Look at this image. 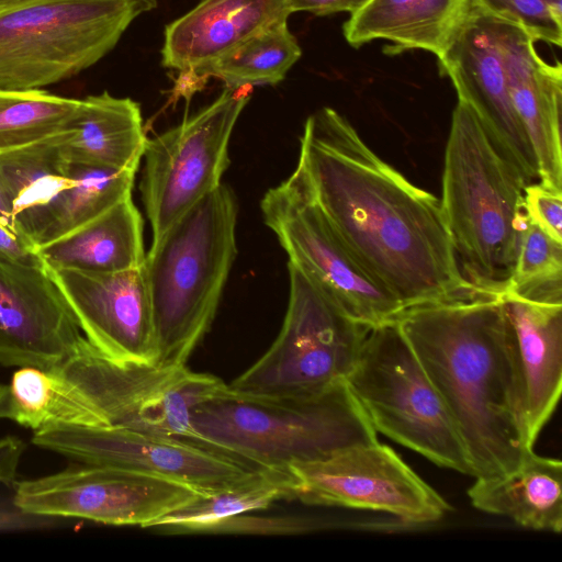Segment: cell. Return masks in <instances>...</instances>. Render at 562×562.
<instances>
[{
  "instance_id": "22",
  "label": "cell",
  "mask_w": 562,
  "mask_h": 562,
  "mask_svg": "<svg viewBox=\"0 0 562 562\" xmlns=\"http://www.w3.org/2000/svg\"><path fill=\"white\" fill-rule=\"evenodd\" d=\"M57 140L70 165L137 171L147 140L140 106L108 91L88 95Z\"/></svg>"
},
{
  "instance_id": "29",
  "label": "cell",
  "mask_w": 562,
  "mask_h": 562,
  "mask_svg": "<svg viewBox=\"0 0 562 562\" xmlns=\"http://www.w3.org/2000/svg\"><path fill=\"white\" fill-rule=\"evenodd\" d=\"M135 173L130 169L70 165L69 182L36 246L71 232L132 195Z\"/></svg>"
},
{
  "instance_id": "3",
  "label": "cell",
  "mask_w": 562,
  "mask_h": 562,
  "mask_svg": "<svg viewBox=\"0 0 562 562\" xmlns=\"http://www.w3.org/2000/svg\"><path fill=\"white\" fill-rule=\"evenodd\" d=\"M526 186L476 113L458 100L445 150L440 203L461 272L480 293L502 296L509 286L529 224Z\"/></svg>"
},
{
  "instance_id": "13",
  "label": "cell",
  "mask_w": 562,
  "mask_h": 562,
  "mask_svg": "<svg viewBox=\"0 0 562 562\" xmlns=\"http://www.w3.org/2000/svg\"><path fill=\"white\" fill-rule=\"evenodd\" d=\"M198 493L191 486L165 477L80 463L19 482L13 504L27 515L148 528Z\"/></svg>"
},
{
  "instance_id": "32",
  "label": "cell",
  "mask_w": 562,
  "mask_h": 562,
  "mask_svg": "<svg viewBox=\"0 0 562 562\" xmlns=\"http://www.w3.org/2000/svg\"><path fill=\"white\" fill-rule=\"evenodd\" d=\"M488 15L522 29L536 41L562 44V0H473Z\"/></svg>"
},
{
  "instance_id": "38",
  "label": "cell",
  "mask_w": 562,
  "mask_h": 562,
  "mask_svg": "<svg viewBox=\"0 0 562 562\" xmlns=\"http://www.w3.org/2000/svg\"><path fill=\"white\" fill-rule=\"evenodd\" d=\"M137 1L142 4L145 12L157 8V0H137Z\"/></svg>"
},
{
  "instance_id": "20",
  "label": "cell",
  "mask_w": 562,
  "mask_h": 562,
  "mask_svg": "<svg viewBox=\"0 0 562 562\" xmlns=\"http://www.w3.org/2000/svg\"><path fill=\"white\" fill-rule=\"evenodd\" d=\"M513 328L529 439L537 440L562 389V303L502 295Z\"/></svg>"
},
{
  "instance_id": "27",
  "label": "cell",
  "mask_w": 562,
  "mask_h": 562,
  "mask_svg": "<svg viewBox=\"0 0 562 562\" xmlns=\"http://www.w3.org/2000/svg\"><path fill=\"white\" fill-rule=\"evenodd\" d=\"M296 481L290 469H255L241 480L211 492H199L148 528L169 532H205L210 527L279 499H294Z\"/></svg>"
},
{
  "instance_id": "5",
  "label": "cell",
  "mask_w": 562,
  "mask_h": 562,
  "mask_svg": "<svg viewBox=\"0 0 562 562\" xmlns=\"http://www.w3.org/2000/svg\"><path fill=\"white\" fill-rule=\"evenodd\" d=\"M237 202L222 183L151 240L144 268L159 366H186L215 317L236 247Z\"/></svg>"
},
{
  "instance_id": "19",
  "label": "cell",
  "mask_w": 562,
  "mask_h": 562,
  "mask_svg": "<svg viewBox=\"0 0 562 562\" xmlns=\"http://www.w3.org/2000/svg\"><path fill=\"white\" fill-rule=\"evenodd\" d=\"M291 14L288 0H202L166 25L161 65L201 78L210 65Z\"/></svg>"
},
{
  "instance_id": "25",
  "label": "cell",
  "mask_w": 562,
  "mask_h": 562,
  "mask_svg": "<svg viewBox=\"0 0 562 562\" xmlns=\"http://www.w3.org/2000/svg\"><path fill=\"white\" fill-rule=\"evenodd\" d=\"M468 497L475 508L507 517L522 528L560 533L562 463L532 452L512 472L475 477Z\"/></svg>"
},
{
  "instance_id": "26",
  "label": "cell",
  "mask_w": 562,
  "mask_h": 562,
  "mask_svg": "<svg viewBox=\"0 0 562 562\" xmlns=\"http://www.w3.org/2000/svg\"><path fill=\"white\" fill-rule=\"evenodd\" d=\"M0 419L34 431L57 425L108 426L91 400L56 368L21 367L0 383Z\"/></svg>"
},
{
  "instance_id": "2",
  "label": "cell",
  "mask_w": 562,
  "mask_h": 562,
  "mask_svg": "<svg viewBox=\"0 0 562 562\" xmlns=\"http://www.w3.org/2000/svg\"><path fill=\"white\" fill-rule=\"evenodd\" d=\"M443 400L474 477L516 470L533 452L515 337L501 295L415 305L395 318Z\"/></svg>"
},
{
  "instance_id": "15",
  "label": "cell",
  "mask_w": 562,
  "mask_h": 562,
  "mask_svg": "<svg viewBox=\"0 0 562 562\" xmlns=\"http://www.w3.org/2000/svg\"><path fill=\"white\" fill-rule=\"evenodd\" d=\"M503 26V21L473 3L438 60L440 70L450 77L458 100L472 108L495 146L529 184L539 181V171L509 97Z\"/></svg>"
},
{
  "instance_id": "21",
  "label": "cell",
  "mask_w": 562,
  "mask_h": 562,
  "mask_svg": "<svg viewBox=\"0 0 562 562\" xmlns=\"http://www.w3.org/2000/svg\"><path fill=\"white\" fill-rule=\"evenodd\" d=\"M472 5L473 0H369L342 31L352 47L385 40L393 54L424 49L440 58Z\"/></svg>"
},
{
  "instance_id": "23",
  "label": "cell",
  "mask_w": 562,
  "mask_h": 562,
  "mask_svg": "<svg viewBox=\"0 0 562 562\" xmlns=\"http://www.w3.org/2000/svg\"><path fill=\"white\" fill-rule=\"evenodd\" d=\"M143 218L132 195L71 232L35 247L48 271L115 272L140 267Z\"/></svg>"
},
{
  "instance_id": "7",
  "label": "cell",
  "mask_w": 562,
  "mask_h": 562,
  "mask_svg": "<svg viewBox=\"0 0 562 562\" xmlns=\"http://www.w3.org/2000/svg\"><path fill=\"white\" fill-rule=\"evenodd\" d=\"M144 11L137 0H27L0 10V90L71 78L110 53Z\"/></svg>"
},
{
  "instance_id": "11",
  "label": "cell",
  "mask_w": 562,
  "mask_h": 562,
  "mask_svg": "<svg viewBox=\"0 0 562 562\" xmlns=\"http://www.w3.org/2000/svg\"><path fill=\"white\" fill-rule=\"evenodd\" d=\"M265 224L289 257L355 322L368 327L405 310L347 249L314 201L297 167L260 201Z\"/></svg>"
},
{
  "instance_id": "33",
  "label": "cell",
  "mask_w": 562,
  "mask_h": 562,
  "mask_svg": "<svg viewBox=\"0 0 562 562\" xmlns=\"http://www.w3.org/2000/svg\"><path fill=\"white\" fill-rule=\"evenodd\" d=\"M524 203L529 222L562 244V193L536 181L525 187Z\"/></svg>"
},
{
  "instance_id": "34",
  "label": "cell",
  "mask_w": 562,
  "mask_h": 562,
  "mask_svg": "<svg viewBox=\"0 0 562 562\" xmlns=\"http://www.w3.org/2000/svg\"><path fill=\"white\" fill-rule=\"evenodd\" d=\"M0 258L29 265H43L35 252V247L11 228L1 217Z\"/></svg>"
},
{
  "instance_id": "17",
  "label": "cell",
  "mask_w": 562,
  "mask_h": 562,
  "mask_svg": "<svg viewBox=\"0 0 562 562\" xmlns=\"http://www.w3.org/2000/svg\"><path fill=\"white\" fill-rule=\"evenodd\" d=\"M82 335L63 293L43 265L0 258V363L52 369Z\"/></svg>"
},
{
  "instance_id": "30",
  "label": "cell",
  "mask_w": 562,
  "mask_h": 562,
  "mask_svg": "<svg viewBox=\"0 0 562 562\" xmlns=\"http://www.w3.org/2000/svg\"><path fill=\"white\" fill-rule=\"evenodd\" d=\"M79 106L80 99L56 95L43 89L0 90V151L66 131Z\"/></svg>"
},
{
  "instance_id": "37",
  "label": "cell",
  "mask_w": 562,
  "mask_h": 562,
  "mask_svg": "<svg viewBox=\"0 0 562 562\" xmlns=\"http://www.w3.org/2000/svg\"><path fill=\"white\" fill-rule=\"evenodd\" d=\"M0 217L13 228L11 207L0 183ZM14 229V228H13Z\"/></svg>"
},
{
  "instance_id": "36",
  "label": "cell",
  "mask_w": 562,
  "mask_h": 562,
  "mask_svg": "<svg viewBox=\"0 0 562 562\" xmlns=\"http://www.w3.org/2000/svg\"><path fill=\"white\" fill-rule=\"evenodd\" d=\"M25 450L24 442L13 436L0 437V483L15 482L19 464Z\"/></svg>"
},
{
  "instance_id": "1",
  "label": "cell",
  "mask_w": 562,
  "mask_h": 562,
  "mask_svg": "<svg viewBox=\"0 0 562 562\" xmlns=\"http://www.w3.org/2000/svg\"><path fill=\"white\" fill-rule=\"evenodd\" d=\"M296 167L358 262L404 306L475 293L459 267L440 200L384 161L329 106L305 121Z\"/></svg>"
},
{
  "instance_id": "35",
  "label": "cell",
  "mask_w": 562,
  "mask_h": 562,
  "mask_svg": "<svg viewBox=\"0 0 562 562\" xmlns=\"http://www.w3.org/2000/svg\"><path fill=\"white\" fill-rule=\"evenodd\" d=\"M369 0H288L291 13L308 12L325 16L338 12L350 14L360 10Z\"/></svg>"
},
{
  "instance_id": "4",
  "label": "cell",
  "mask_w": 562,
  "mask_h": 562,
  "mask_svg": "<svg viewBox=\"0 0 562 562\" xmlns=\"http://www.w3.org/2000/svg\"><path fill=\"white\" fill-rule=\"evenodd\" d=\"M190 422L199 443L252 469H289L378 441L346 381L295 397L255 396L225 385L191 409Z\"/></svg>"
},
{
  "instance_id": "28",
  "label": "cell",
  "mask_w": 562,
  "mask_h": 562,
  "mask_svg": "<svg viewBox=\"0 0 562 562\" xmlns=\"http://www.w3.org/2000/svg\"><path fill=\"white\" fill-rule=\"evenodd\" d=\"M302 56V48L288 26L274 24L254 35L205 68L200 77H217L226 88L278 85Z\"/></svg>"
},
{
  "instance_id": "39",
  "label": "cell",
  "mask_w": 562,
  "mask_h": 562,
  "mask_svg": "<svg viewBox=\"0 0 562 562\" xmlns=\"http://www.w3.org/2000/svg\"><path fill=\"white\" fill-rule=\"evenodd\" d=\"M24 1H27V0H0V10L19 4Z\"/></svg>"
},
{
  "instance_id": "14",
  "label": "cell",
  "mask_w": 562,
  "mask_h": 562,
  "mask_svg": "<svg viewBox=\"0 0 562 562\" xmlns=\"http://www.w3.org/2000/svg\"><path fill=\"white\" fill-rule=\"evenodd\" d=\"M32 442L78 463L165 477L201 493L228 486L255 470L193 441L121 427L50 426L35 431Z\"/></svg>"
},
{
  "instance_id": "10",
  "label": "cell",
  "mask_w": 562,
  "mask_h": 562,
  "mask_svg": "<svg viewBox=\"0 0 562 562\" xmlns=\"http://www.w3.org/2000/svg\"><path fill=\"white\" fill-rule=\"evenodd\" d=\"M249 94L225 88L198 113L147 138L139 191L153 239L223 182L228 145Z\"/></svg>"
},
{
  "instance_id": "6",
  "label": "cell",
  "mask_w": 562,
  "mask_h": 562,
  "mask_svg": "<svg viewBox=\"0 0 562 562\" xmlns=\"http://www.w3.org/2000/svg\"><path fill=\"white\" fill-rule=\"evenodd\" d=\"M345 381L376 432L473 476L458 428L395 319L369 328Z\"/></svg>"
},
{
  "instance_id": "9",
  "label": "cell",
  "mask_w": 562,
  "mask_h": 562,
  "mask_svg": "<svg viewBox=\"0 0 562 562\" xmlns=\"http://www.w3.org/2000/svg\"><path fill=\"white\" fill-rule=\"evenodd\" d=\"M98 407L108 426L196 442L191 409L226 384L186 366L120 362L85 336L70 356L54 367Z\"/></svg>"
},
{
  "instance_id": "16",
  "label": "cell",
  "mask_w": 562,
  "mask_h": 562,
  "mask_svg": "<svg viewBox=\"0 0 562 562\" xmlns=\"http://www.w3.org/2000/svg\"><path fill=\"white\" fill-rule=\"evenodd\" d=\"M48 272L93 347L120 362L155 363L157 344L144 265L115 272Z\"/></svg>"
},
{
  "instance_id": "24",
  "label": "cell",
  "mask_w": 562,
  "mask_h": 562,
  "mask_svg": "<svg viewBox=\"0 0 562 562\" xmlns=\"http://www.w3.org/2000/svg\"><path fill=\"white\" fill-rule=\"evenodd\" d=\"M57 135L0 151V183L11 207L13 228L34 247L69 182L70 164Z\"/></svg>"
},
{
  "instance_id": "8",
  "label": "cell",
  "mask_w": 562,
  "mask_h": 562,
  "mask_svg": "<svg viewBox=\"0 0 562 562\" xmlns=\"http://www.w3.org/2000/svg\"><path fill=\"white\" fill-rule=\"evenodd\" d=\"M289 301L270 348L231 385L266 397L317 395L345 381L370 327L348 317L326 291L288 262Z\"/></svg>"
},
{
  "instance_id": "12",
  "label": "cell",
  "mask_w": 562,
  "mask_h": 562,
  "mask_svg": "<svg viewBox=\"0 0 562 562\" xmlns=\"http://www.w3.org/2000/svg\"><path fill=\"white\" fill-rule=\"evenodd\" d=\"M295 497L307 505L383 512L408 524H429L449 503L389 446L379 441L347 448L290 468Z\"/></svg>"
},
{
  "instance_id": "31",
  "label": "cell",
  "mask_w": 562,
  "mask_h": 562,
  "mask_svg": "<svg viewBox=\"0 0 562 562\" xmlns=\"http://www.w3.org/2000/svg\"><path fill=\"white\" fill-rule=\"evenodd\" d=\"M507 292L530 301L562 303V244L531 222L522 234Z\"/></svg>"
},
{
  "instance_id": "18",
  "label": "cell",
  "mask_w": 562,
  "mask_h": 562,
  "mask_svg": "<svg viewBox=\"0 0 562 562\" xmlns=\"http://www.w3.org/2000/svg\"><path fill=\"white\" fill-rule=\"evenodd\" d=\"M504 22V21H503ZM522 29L504 22L507 85L514 110L528 136L539 182L562 193V67L549 64Z\"/></svg>"
}]
</instances>
